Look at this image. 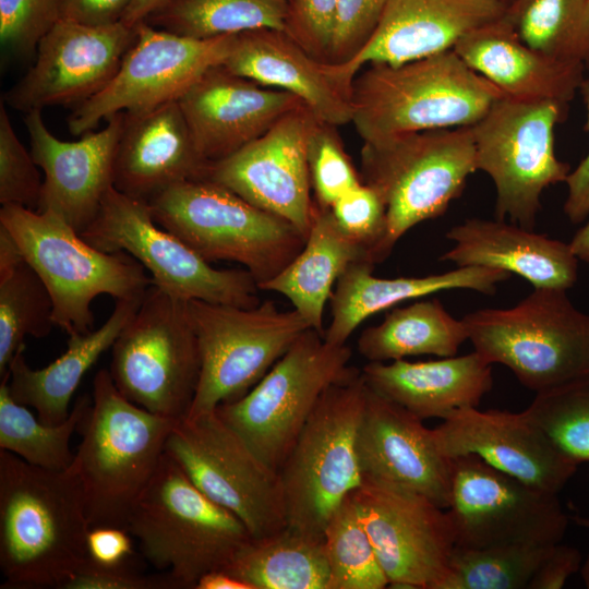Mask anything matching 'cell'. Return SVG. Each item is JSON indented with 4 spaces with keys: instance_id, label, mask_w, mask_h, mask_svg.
I'll return each instance as SVG.
<instances>
[{
    "instance_id": "obj_1",
    "label": "cell",
    "mask_w": 589,
    "mask_h": 589,
    "mask_svg": "<svg viewBox=\"0 0 589 589\" xmlns=\"http://www.w3.org/2000/svg\"><path fill=\"white\" fill-rule=\"evenodd\" d=\"M89 524L68 469L32 466L0 449L1 588H59L87 562Z\"/></svg>"
},
{
    "instance_id": "obj_2",
    "label": "cell",
    "mask_w": 589,
    "mask_h": 589,
    "mask_svg": "<svg viewBox=\"0 0 589 589\" xmlns=\"http://www.w3.org/2000/svg\"><path fill=\"white\" fill-rule=\"evenodd\" d=\"M91 397L77 428L81 442L68 470L79 481L89 528H125L179 420L127 399L107 369L95 374Z\"/></svg>"
},
{
    "instance_id": "obj_3",
    "label": "cell",
    "mask_w": 589,
    "mask_h": 589,
    "mask_svg": "<svg viewBox=\"0 0 589 589\" xmlns=\"http://www.w3.org/2000/svg\"><path fill=\"white\" fill-rule=\"evenodd\" d=\"M366 65L351 97V123L363 142L472 125L504 96L454 49L398 65Z\"/></svg>"
},
{
    "instance_id": "obj_4",
    "label": "cell",
    "mask_w": 589,
    "mask_h": 589,
    "mask_svg": "<svg viewBox=\"0 0 589 589\" xmlns=\"http://www.w3.org/2000/svg\"><path fill=\"white\" fill-rule=\"evenodd\" d=\"M125 529L177 589H195L205 574L226 570L253 539L241 519L201 492L166 453Z\"/></svg>"
},
{
    "instance_id": "obj_5",
    "label": "cell",
    "mask_w": 589,
    "mask_h": 589,
    "mask_svg": "<svg viewBox=\"0 0 589 589\" xmlns=\"http://www.w3.org/2000/svg\"><path fill=\"white\" fill-rule=\"evenodd\" d=\"M0 226L45 283L53 301L55 325L68 336L94 329L92 303L96 297L142 299L153 285L131 255L100 251L51 212L1 205Z\"/></svg>"
},
{
    "instance_id": "obj_6",
    "label": "cell",
    "mask_w": 589,
    "mask_h": 589,
    "mask_svg": "<svg viewBox=\"0 0 589 589\" xmlns=\"http://www.w3.org/2000/svg\"><path fill=\"white\" fill-rule=\"evenodd\" d=\"M148 205L159 226L205 261L241 264L259 288L285 268L306 240L286 219L208 179L172 185Z\"/></svg>"
},
{
    "instance_id": "obj_7",
    "label": "cell",
    "mask_w": 589,
    "mask_h": 589,
    "mask_svg": "<svg viewBox=\"0 0 589 589\" xmlns=\"http://www.w3.org/2000/svg\"><path fill=\"white\" fill-rule=\"evenodd\" d=\"M360 156L362 181L386 207L387 229L375 263L412 227L443 215L477 171L470 125L363 142Z\"/></svg>"
},
{
    "instance_id": "obj_8",
    "label": "cell",
    "mask_w": 589,
    "mask_h": 589,
    "mask_svg": "<svg viewBox=\"0 0 589 589\" xmlns=\"http://www.w3.org/2000/svg\"><path fill=\"white\" fill-rule=\"evenodd\" d=\"M462 321L474 351L536 393L589 377V314L566 290L533 288L512 308L477 310Z\"/></svg>"
},
{
    "instance_id": "obj_9",
    "label": "cell",
    "mask_w": 589,
    "mask_h": 589,
    "mask_svg": "<svg viewBox=\"0 0 589 589\" xmlns=\"http://www.w3.org/2000/svg\"><path fill=\"white\" fill-rule=\"evenodd\" d=\"M366 383L360 370L321 396L279 469L287 524L323 536L334 510L363 481L358 434Z\"/></svg>"
},
{
    "instance_id": "obj_10",
    "label": "cell",
    "mask_w": 589,
    "mask_h": 589,
    "mask_svg": "<svg viewBox=\"0 0 589 589\" xmlns=\"http://www.w3.org/2000/svg\"><path fill=\"white\" fill-rule=\"evenodd\" d=\"M187 303L153 284L111 346L109 373L118 390L173 420L188 416L201 370Z\"/></svg>"
},
{
    "instance_id": "obj_11",
    "label": "cell",
    "mask_w": 589,
    "mask_h": 589,
    "mask_svg": "<svg viewBox=\"0 0 589 589\" xmlns=\"http://www.w3.org/2000/svg\"><path fill=\"white\" fill-rule=\"evenodd\" d=\"M350 358L347 345L308 328L247 394L215 410L279 471L323 393L356 369Z\"/></svg>"
},
{
    "instance_id": "obj_12",
    "label": "cell",
    "mask_w": 589,
    "mask_h": 589,
    "mask_svg": "<svg viewBox=\"0 0 589 589\" xmlns=\"http://www.w3.org/2000/svg\"><path fill=\"white\" fill-rule=\"evenodd\" d=\"M567 108L503 96L471 127L477 170L495 187L496 219L533 230L548 187L565 182L570 167L554 152V128Z\"/></svg>"
},
{
    "instance_id": "obj_13",
    "label": "cell",
    "mask_w": 589,
    "mask_h": 589,
    "mask_svg": "<svg viewBox=\"0 0 589 589\" xmlns=\"http://www.w3.org/2000/svg\"><path fill=\"white\" fill-rule=\"evenodd\" d=\"M201 370L185 418L215 411L247 394L308 328L294 310L268 300L254 308L188 301Z\"/></svg>"
},
{
    "instance_id": "obj_14",
    "label": "cell",
    "mask_w": 589,
    "mask_h": 589,
    "mask_svg": "<svg viewBox=\"0 0 589 589\" xmlns=\"http://www.w3.org/2000/svg\"><path fill=\"white\" fill-rule=\"evenodd\" d=\"M80 235L100 251L128 253L146 269L155 286L178 299L241 308L260 304V288L247 269L213 267L179 237L159 226L147 202L115 187Z\"/></svg>"
},
{
    "instance_id": "obj_15",
    "label": "cell",
    "mask_w": 589,
    "mask_h": 589,
    "mask_svg": "<svg viewBox=\"0 0 589 589\" xmlns=\"http://www.w3.org/2000/svg\"><path fill=\"white\" fill-rule=\"evenodd\" d=\"M165 453L207 497L235 514L253 538L287 524L279 471L215 411L179 420Z\"/></svg>"
},
{
    "instance_id": "obj_16",
    "label": "cell",
    "mask_w": 589,
    "mask_h": 589,
    "mask_svg": "<svg viewBox=\"0 0 589 589\" xmlns=\"http://www.w3.org/2000/svg\"><path fill=\"white\" fill-rule=\"evenodd\" d=\"M446 510L455 545L464 548L555 544L568 526L558 494L533 488L472 454L453 457Z\"/></svg>"
},
{
    "instance_id": "obj_17",
    "label": "cell",
    "mask_w": 589,
    "mask_h": 589,
    "mask_svg": "<svg viewBox=\"0 0 589 589\" xmlns=\"http://www.w3.org/2000/svg\"><path fill=\"white\" fill-rule=\"evenodd\" d=\"M235 35L194 39L139 23L112 80L74 107L70 132L82 136L118 112H143L178 100L205 71L224 63Z\"/></svg>"
},
{
    "instance_id": "obj_18",
    "label": "cell",
    "mask_w": 589,
    "mask_h": 589,
    "mask_svg": "<svg viewBox=\"0 0 589 589\" xmlns=\"http://www.w3.org/2000/svg\"><path fill=\"white\" fill-rule=\"evenodd\" d=\"M352 498L388 587L440 589L455 548L447 510L421 494L365 478Z\"/></svg>"
},
{
    "instance_id": "obj_19",
    "label": "cell",
    "mask_w": 589,
    "mask_h": 589,
    "mask_svg": "<svg viewBox=\"0 0 589 589\" xmlns=\"http://www.w3.org/2000/svg\"><path fill=\"white\" fill-rule=\"evenodd\" d=\"M134 39L135 27L123 22L88 25L60 19L40 39L34 64L1 100L24 113L76 107L112 80Z\"/></svg>"
},
{
    "instance_id": "obj_20",
    "label": "cell",
    "mask_w": 589,
    "mask_h": 589,
    "mask_svg": "<svg viewBox=\"0 0 589 589\" xmlns=\"http://www.w3.org/2000/svg\"><path fill=\"white\" fill-rule=\"evenodd\" d=\"M316 119L301 103L266 133L211 164L206 179L286 219L308 237L314 200L306 151Z\"/></svg>"
},
{
    "instance_id": "obj_21",
    "label": "cell",
    "mask_w": 589,
    "mask_h": 589,
    "mask_svg": "<svg viewBox=\"0 0 589 589\" xmlns=\"http://www.w3.org/2000/svg\"><path fill=\"white\" fill-rule=\"evenodd\" d=\"M433 430L438 450L472 454L539 490L558 494L577 464L558 450L525 411L459 409Z\"/></svg>"
},
{
    "instance_id": "obj_22",
    "label": "cell",
    "mask_w": 589,
    "mask_h": 589,
    "mask_svg": "<svg viewBox=\"0 0 589 589\" xmlns=\"http://www.w3.org/2000/svg\"><path fill=\"white\" fill-rule=\"evenodd\" d=\"M124 111L107 119L104 129L77 141L56 137L46 127L40 110L25 113L31 153L44 172L38 212H51L79 233L99 212L113 188V168Z\"/></svg>"
},
{
    "instance_id": "obj_23",
    "label": "cell",
    "mask_w": 589,
    "mask_h": 589,
    "mask_svg": "<svg viewBox=\"0 0 589 589\" xmlns=\"http://www.w3.org/2000/svg\"><path fill=\"white\" fill-rule=\"evenodd\" d=\"M422 421L368 386L358 434L362 474L421 494L447 509L453 458L438 450L433 430Z\"/></svg>"
},
{
    "instance_id": "obj_24",
    "label": "cell",
    "mask_w": 589,
    "mask_h": 589,
    "mask_svg": "<svg viewBox=\"0 0 589 589\" xmlns=\"http://www.w3.org/2000/svg\"><path fill=\"white\" fill-rule=\"evenodd\" d=\"M178 103L197 151L213 164L266 133L302 101L289 92L235 74L221 63L205 71Z\"/></svg>"
},
{
    "instance_id": "obj_25",
    "label": "cell",
    "mask_w": 589,
    "mask_h": 589,
    "mask_svg": "<svg viewBox=\"0 0 589 589\" xmlns=\"http://www.w3.org/2000/svg\"><path fill=\"white\" fill-rule=\"evenodd\" d=\"M263 86L296 95L321 121L339 127L352 120V75L344 64L313 58L284 31L257 28L235 35L223 63Z\"/></svg>"
},
{
    "instance_id": "obj_26",
    "label": "cell",
    "mask_w": 589,
    "mask_h": 589,
    "mask_svg": "<svg viewBox=\"0 0 589 589\" xmlns=\"http://www.w3.org/2000/svg\"><path fill=\"white\" fill-rule=\"evenodd\" d=\"M211 164L197 151L178 100L143 112H124L113 187L149 202L181 182L206 179Z\"/></svg>"
},
{
    "instance_id": "obj_27",
    "label": "cell",
    "mask_w": 589,
    "mask_h": 589,
    "mask_svg": "<svg viewBox=\"0 0 589 589\" xmlns=\"http://www.w3.org/2000/svg\"><path fill=\"white\" fill-rule=\"evenodd\" d=\"M507 7L500 0H388L370 41L342 64L357 76L370 63L398 65L453 49Z\"/></svg>"
},
{
    "instance_id": "obj_28",
    "label": "cell",
    "mask_w": 589,
    "mask_h": 589,
    "mask_svg": "<svg viewBox=\"0 0 589 589\" xmlns=\"http://www.w3.org/2000/svg\"><path fill=\"white\" fill-rule=\"evenodd\" d=\"M454 245L441 261L457 267L483 266L506 271L533 288L568 290L578 277L579 260L569 243L501 219L469 218L450 228Z\"/></svg>"
},
{
    "instance_id": "obj_29",
    "label": "cell",
    "mask_w": 589,
    "mask_h": 589,
    "mask_svg": "<svg viewBox=\"0 0 589 589\" xmlns=\"http://www.w3.org/2000/svg\"><path fill=\"white\" fill-rule=\"evenodd\" d=\"M453 49L514 99L555 101L567 108L585 80L581 64L550 58L521 41L505 15L466 34Z\"/></svg>"
},
{
    "instance_id": "obj_30",
    "label": "cell",
    "mask_w": 589,
    "mask_h": 589,
    "mask_svg": "<svg viewBox=\"0 0 589 589\" xmlns=\"http://www.w3.org/2000/svg\"><path fill=\"white\" fill-rule=\"evenodd\" d=\"M361 373L370 388L422 420L478 407L493 385L492 364L474 350L431 361L369 362Z\"/></svg>"
},
{
    "instance_id": "obj_31",
    "label": "cell",
    "mask_w": 589,
    "mask_h": 589,
    "mask_svg": "<svg viewBox=\"0 0 589 589\" xmlns=\"http://www.w3.org/2000/svg\"><path fill=\"white\" fill-rule=\"evenodd\" d=\"M374 265L365 260L354 262L337 280L329 299L332 321L324 332L326 342L346 345L363 321L400 302L454 289L493 294L512 275L497 268L462 266L421 277L380 278L373 275Z\"/></svg>"
},
{
    "instance_id": "obj_32",
    "label": "cell",
    "mask_w": 589,
    "mask_h": 589,
    "mask_svg": "<svg viewBox=\"0 0 589 589\" xmlns=\"http://www.w3.org/2000/svg\"><path fill=\"white\" fill-rule=\"evenodd\" d=\"M142 299L116 300L112 313L99 328L69 336L67 350L45 368L32 369L25 359V346L20 348L8 370L13 399L35 409L46 424L63 422L84 375L111 348Z\"/></svg>"
},
{
    "instance_id": "obj_33",
    "label": "cell",
    "mask_w": 589,
    "mask_h": 589,
    "mask_svg": "<svg viewBox=\"0 0 589 589\" xmlns=\"http://www.w3.org/2000/svg\"><path fill=\"white\" fill-rule=\"evenodd\" d=\"M363 260L372 262L366 248L347 237L330 209L314 201L302 250L260 290L285 296L309 326L324 335V308L333 287L352 263Z\"/></svg>"
},
{
    "instance_id": "obj_34",
    "label": "cell",
    "mask_w": 589,
    "mask_h": 589,
    "mask_svg": "<svg viewBox=\"0 0 589 589\" xmlns=\"http://www.w3.org/2000/svg\"><path fill=\"white\" fill-rule=\"evenodd\" d=\"M253 589H327L323 536L286 526L253 538L226 569Z\"/></svg>"
},
{
    "instance_id": "obj_35",
    "label": "cell",
    "mask_w": 589,
    "mask_h": 589,
    "mask_svg": "<svg viewBox=\"0 0 589 589\" xmlns=\"http://www.w3.org/2000/svg\"><path fill=\"white\" fill-rule=\"evenodd\" d=\"M467 339L464 321L450 315L438 299H431L386 313L382 323L361 333L358 351L370 362L421 354L446 358L456 356Z\"/></svg>"
},
{
    "instance_id": "obj_36",
    "label": "cell",
    "mask_w": 589,
    "mask_h": 589,
    "mask_svg": "<svg viewBox=\"0 0 589 589\" xmlns=\"http://www.w3.org/2000/svg\"><path fill=\"white\" fill-rule=\"evenodd\" d=\"M56 326L53 301L14 239L0 226V377L26 336L44 338Z\"/></svg>"
},
{
    "instance_id": "obj_37",
    "label": "cell",
    "mask_w": 589,
    "mask_h": 589,
    "mask_svg": "<svg viewBox=\"0 0 589 589\" xmlns=\"http://www.w3.org/2000/svg\"><path fill=\"white\" fill-rule=\"evenodd\" d=\"M287 4L288 0H165L144 22L194 39L257 28L284 31Z\"/></svg>"
},
{
    "instance_id": "obj_38",
    "label": "cell",
    "mask_w": 589,
    "mask_h": 589,
    "mask_svg": "<svg viewBox=\"0 0 589 589\" xmlns=\"http://www.w3.org/2000/svg\"><path fill=\"white\" fill-rule=\"evenodd\" d=\"M505 16L530 48L589 69V0H514Z\"/></svg>"
},
{
    "instance_id": "obj_39",
    "label": "cell",
    "mask_w": 589,
    "mask_h": 589,
    "mask_svg": "<svg viewBox=\"0 0 589 589\" xmlns=\"http://www.w3.org/2000/svg\"><path fill=\"white\" fill-rule=\"evenodd\" d=\"M92 397L80 396L69 417L58 424H46L10 394L8 373L0 383V449L27 464L48 470H67L74 458L70 440L86 413Z\"/></svg>"
},
{
    "instance_id": "obj_40",
    "label": "cell",
    "mask_w": 589,
    "mask_h": 589,
    "mask_svg": "<svg viewBox=\"0 0 589 589\" xmlns=\"http://www.w3.org/2000/svg\"><path fill=\"white\" fill-rule=\"evenodd\" d=\"M552 545H455L440 589H526Z\"/></svg>"
},
{
    "instance_id": "obj_41",
    "label": "cell",
    "mask_w": 589,
    "mask_h": 589,
    "mask_svg": "<svg viewBox=\"0 0 589 589\" xmlns=\"http://www.w3.org/2000/svg\"><path fill=\"white\" fill-rule=\"evenodd\" d=\"M323 538L329 566L327 589L388 587V579L361 522L352 493L329 517Z\"/></svg>"
},
{
    "instance_id": "obj_42",
    "label": "cell",
    "mask_w": 589,
    "mask_h": 589,
    "mask_svg": "<svg viewBox=\"0 0 589 589\" xmlns=\"http://www.w3.org/2000/svg\"><path fill=\"white\" fill-rule=\"evenodd\" d=\"M524 411L565 456L589 462V377L537 393Z\"/></svg>"
},
{
    "instance_id": "obj_43",
    "label": "cell",
    "mask_w": 589,
    "mask_h": 589,
    "mask_svg": "<svg viewBox=\"0 0 589 589\" xmlns=\"http://www.w3.org/2000/svg\"><path fill=\"white\" fill-rule=\"evenodd\" d=\"M306 156L314 201L322 207L329 208L339 196L362 182L346 154L336 125L315 120Z\"/></svg>"
},
{
    "instance_id": "obj_44",
    "label": "cell",
    "mask_w": 589,
    "mask_h": 589,
    "mask_svg": "<svg viewBox=\"0 0 589 589\" xmlns=\"http://www.w3.org/2000/svg\"><path fill=\"white\" fill-rule=\"evenodd\" d=\"M5 104L0 103V203L37 211L44 177L32 153L20 142Z\"/></svg>"
},
{
    "instance_id": "obj_45",
    "label": "cell",
    "mask_w": 589,
    "mask_h": 589,
    "mask_svg": "<svg viewBox=\"0 0 589 589\" xmlns=\"http://www.w3.org/2000/svg\"><path fill=\"white\" fill-rule=\"evenodd\" d=\"M341 231L362 244L375 263L387 229L386 207L377 192L363 181L339 196L329 207Z\"/></svg>"
},
{
    "instance_id": "obj_46",
    "label": "cell",
    "mask_w": 589,
    "mask_h": 589,
    "mask_svg": "<svg viewBox=\"0 0 589 589\" xmlns=\"http://www.w3.org/2000/svg\"><path fill=\"white\" fill-rule=\"evenodd\" d=\"M60 19L59 0H0L1 44L28 55Z\"/></svg>"
},
{
    "instance_id": "obj_47",
    "label": "cell",
    "mask_w": 589,
    "mask_h": 589,
    "mask_svg": "<svg viewBox=\"0 0 589 589\" xmlns=\"http://www.w3.org/2000/svg\"><path fill=\"white\" fill-rule=\"evenodd\" d=\"M388 0H338L328 63L357 57L373 36Z\"/></svg>"
},
{
    "instance_id": "obj_48",
    "label": "cell",
    "mask_w": 589,
    "mask_h": 589,
    "mask_svg": "<svg viewBox=\"0 0 589 589\" xmlns=\"http://www.w3.org/2000/svg\"><path fill=\"white\" fill-rule=\"evenodd\" d=\"M338 0H288L284 32L313 58L328 63Z\"/></svg>"
},
{
    "instance_id": "obj_49",
    "label": "cell",
    "mask_w": 589,
    "mask_h": 589,
    "mask_svg": "<svg viewBox=\"0 0 589 589\" xmlns=\"http://www.w3.org/2000/svg\"><path fill=\"white\" fill-rule=\"evenodd\" d=\"M63 589H177L166 573L147 576L130 566L101 567L86 562Z\"/></svg>"
},
{
    "instance_id": "obj_50",
    "label": "cell",
    "mask_w": 589,
    "mask_h": 589,
    "mask_svg": "<svg viewBox=\"0 0 589 589\" xmlns=\"http://www.w3.org/2000/svg\"><path fill=\"white\" fill-rule=\"evenodd\" d=\"M131 533L122 527L89 528L86 537L87 561L101 567L130 566L134 554Z\"/></svg>"
},
{
    "instance_id": "obj_51",
    "label": "cell",
    "mask_w": 589,
    "mask_h": 589,
    "mask_svg": "<svg viewBox=\"0 0 589 589\" xmlns=\"http://www.w3.org/2000/svg\"><path fill=\"white\" fill-rule=\"evenodd\" d=\"M580 566L581 554L576 548L555 543L538 566L528 589H561Z\"/></svg>"
},
{
    "instance_id": "obj_52",
    "label": "cell",
    "mask_w": 589,
    "mask_h": 589,
    "mask_svg": "<svg viewBox=\"0 0 589 589\" xmlns=\"http://www.w3.org/2000/svg\"><path fill=\"white\" fill-rule=\"evenodd\" d=\"M579 91L587 109L586 130L589 131V79L582 81ZM565 183L567 196L564 213L573 224H579L589 216V153L577 168L568 173Z\"/></svg>"
},
{
    "instance_id": "obj_53",
    "label": "cell",
    "mask_w": 589,
    "mask_h": 589,
    "mask_svg": "<svg viewBox=\"0 0 589 589\" xmlns=\"http://www.w3.org/2000/svg\"><path fill=\"white\" fill-rule=\"evenodd\" d=\"M133 0H59L60 16L88 25L121 22Z\"/></svg>"
},
{
    "instance_id": "obj_54",
    "label": "cell",
    "mask_w": 589,
    "mask_h": 589,
    "mask_svg": "<svg viewBox=\"0 0 589 589\" xmlns=\"http://www.w3.org/2000/svg\"><path fill=\"white\" fill-rule=\"evenodd\" d=\"M195 589H253L245 581L237 578L227 570H213L205 574Z\"/></svg>"
},
{
    "instance_id": "obj_55",
    "label": "cell",
    "mask_w": 589,
    "mask_h": 589,
    "mask_svg": "<svg viewBox=\"0 0 589 589\" xmlns=\"http://www.w3.org/2000/svg\"><path fill=\"white\" fill-rule=\"evenodd\" d=\"M165 0H133L121 22L130 27H135L144 22Z\"/></svg>"
},
{
    "instance_id": "obj_56",
    "label": "cell",
    "mask_w": 589,
    "mask_h": 589,
    "mask_svg": "<svg viewBox=\"0 0 589 589\" xmlns=\"http://www.w3.org/2000/svg\"><path fill=\"white\" fill-rule=\"evenodd\" d=\"M569 245L579 261L589 262V221L575 233Z\"/></svg>"
},
{
    "instance_id": "obj_57",
    "label": "cell",
    "mask_w": 589,
    "mask_h": 589,
    "mask_svg": "<svg viewBox=\"0 0 589 589\" xmlns=\"http://www.w3.org/2000/svg\"><path fill=\"white\" fill-rule=\"evenodd\" d=\"M580 575L585 586L589 589V555L585 563L580 566Z\"/></svg>"
},
{
    "instance_id": "obj_58",
    "label": "cell",
    "mask_w": 589,
    "mask_h": 589,
    "mask_svg": "<svg viewBox=\"0 0 589 589\" xmlns=\"http://www.w3.org/2000/svg\"><path fill=\"white\" fill-rule=\"evenodd\" d=\"M574 520L576 521L577 525L589 528V518L576 516L574 517Z\"/></svg>"
},
{
    "instance_id": "obj_59",
    "label": "cell",
    "mask_w": 589,
    "mask_h": 589,
    "mask_svg": "<svg viewBox=\"0 0 589 589\" xmlns=\"http://www.w3.org/2000/svg\"><path fill=\"white\" fill-rule=\"evenodd\" d=\"M500 1H502V2H504L505 4L508 5V4H510L514 0H500Z\"/></svg>"
}]
</instances>
